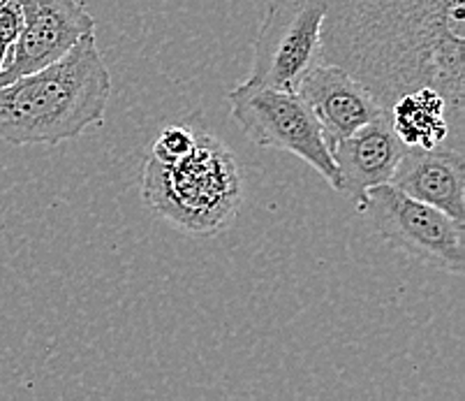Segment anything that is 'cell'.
<instances>
[{
  "label": "cell",
  "instance_id": "obj_1",
  "mask_svg": "<svg viewBox=\"0 0 465 401\" xmlns=\"http://www.w3.org/2000/svg\"><path fill=\"white\" fill-rule=\"evenodd\" d=\"M320 58L387 114L408 93L433 88L465 124V0H327Z\"/></svg>",
  "mask_w": 465,
  "mask_h": 401
},
{
  "label": "cell",
  "instance_id": "obj_2",
  "mask_svg": "<svg viewBox=\"0 0 465 401\" xmlns=\"http://www.w3.org/2000/svg\"><path fill=\"white\" fill-rule=\"evenodd\" d=\"M112 98V75L95 33L37 73L0 86V139L7 145H61L100 125Z\"/></svg>",
  "mask_w": 465,
  "mask_h": 401
},
{
  "label": "cell",
  "instance_id": "obj_3",
  "mask_svg": "<svg viewBox=\"0 0 465 401\" xmlns=\"http://www.w3.org/2000/svg\"><path fill=\"white\" fill-rule=\"evenodd\" d=\"M143 205L194 237L227 230L243 202L234 154L213 135H197L193 151L174 163L143 165Z\"/></svg>",
  "mask_w": 465,
  "mask_h": 401
},
{
  "label": "cell",
  "instance_id": "obj_4",
  "mask_svg": "<svg viewBox=\"0 0 465 401\" xmlns=\"http://www.w3.org/2000/svg\"><path fill=\"white\" fill-rule=\"evenodd\" d=\"M227 103L232 119L257 146L297 155L341 193V175L322 128L297 93L239 84L227 93Z\"/></svg>",
  "mask_w": 465,
  "mask_h": 401
},
{
  "label": "cell",
  "instance_id": "obj_5",
  "mask_svg": "<svg viewBox=\"0 0 465 401\" xmlns=\"http://www.w3.org/2000/svg\"><path fill=\"white\" fill-rule=\"evenodd\" d=\"M359 214L369 216L380 237L426 267L460 276L465 269V230L445 211L405 195L391 184L366 193Z\"/></svg>",
  "mask_w": 465,
  "mask_h": 401
},
{
  "label": "cell",
  "instance_id": "obj_6",
  "mask_svg": "<svg viewBox=\"0 0 465 401\" xmlns=\"http://www.w3.org/2000/svg\"><path fill=\"white\" fill-rule=\"evenodd\" d=\"M327 0H276L255 40L248 86L294 91L320 61V28Z\"/></svg>",
  "mask_w": 465,
  "mask_h": 401
},
{
  "label": "cell",
  "instance_id": "obj_7",
  "mask_svg": "<svg viewBox=\"0 0 465 401\" xmlns=\"http://www.w3.org/2000/svg\"><path fill=\"white\" fill-rule=\"evenodd\" d=\"M24 26L7 49L0 86L65 56L84 35L95 33V19L79 0H19Z\"/></svg>",
  "mask_w": 465,
  "mask_h": 401
},
{
  "label": "cell",
  "instance_id": "obj_8",
  "mask_svg": "<svg viewBox=\"0 0 465 401\" xmlns=\"http://www.w3.org/2000/svg\"><path fill=\"white\" fill-rule=\"evenodd\" d=\"M294 93L306 103L320 124L329 149L333 142L348 137L384 114L378 100L357 79L331 63L317 61L303 75Z\"/></svg>",
  "mask_w": 465,
  "mask_h": 401
},
{
  "label": "cell",
  "instance_id": "obj_9",
  "mask_svg": "<svg viewBox=\"0 0 465 401\" xmlns=\"http://www.w3.org/2000/svg\"><path fill=\"white\" fill-rule=\"evenodd\" d=\"M405 149L408 146L391 128L387 112L348 137L333 142L331 158L341 175V193L354 202L357 211L363 206L371 188L389 184Z\"/></svg>",
  "mask_w": 465,
  "mask_h": 401
},
{
  "label": "cell",
  "instance_id": "obj_10",
  "mask_svg": "<svg viewBox=\"0 0 465 401\" xmlns=\"http://www.w3.org/2000/svg\"><path fill=\"white\" fill-rule=\"evenodd\" d=\"M389 184L405 195L465 218V155L454 146H408Z\"/></svg>",
  "mask_w": 465,
  "mask_h": 401
},
{
  "label": "cell",
  "instance_id": "obj_11",
  "mask_svg": "<svg viewBox=\"0 0 465 401\" xmlns=\"http://www.w3.org/2000/svg\"><path fill=\"white\" fill-rule=\"evenodd\" d=\"M389 121L405 146H454L463 151V125L456 121L447 100L433 88H420L394 103Z\"/></svg>",
  "mask_w": 465,
  "mask_h": 401
},
{
  "label": "cell",
  "instance_id": "obj_12",
  "mask_svg": "<svg viewBox=\"0 0 465 401\" xmlns=\"http://www.w3.org/2000/svg\"><path fill=\"white\" fill-rule=\"evenodd\" d=\"M194 142H197V133L193 128H188V125H167L153 142L151 158L160 160V163H174V160L183 158L193 151Z\"/></svg>",
  "mask_w": 465,
  "mask_h": 401
},
{
  "label": "cell",
  "instance_id": "obj_13",
  "mask_svg": "<svg viewBox=\"0 0 465 401\" xmlns=\"http://www.w3.org/2000/svg\"><path fill=\"white\" fill-rule=\"evenodd\" d=\"M24 26V12L19 0H0V42L5 46L15 45Z\"/></svg>",
  "mask_w": 465,
  "mask_h": 401
},
{
  "label": "cell",
  "instance_id": "obj_14",
  "mask_svg": "<svg viewBox=\"0 0 465 401\" xmlns=\"http://www.w3.org/2000/svg\"><path fill=\"white\" fill-rule=\"evenodd\" d=\"M7 49H10V46H5V45H3V42H0V70H3V65H5Z\"/></svg>",
  "mask_w": 465,
  "mask_h": 401
}]
</instances>
